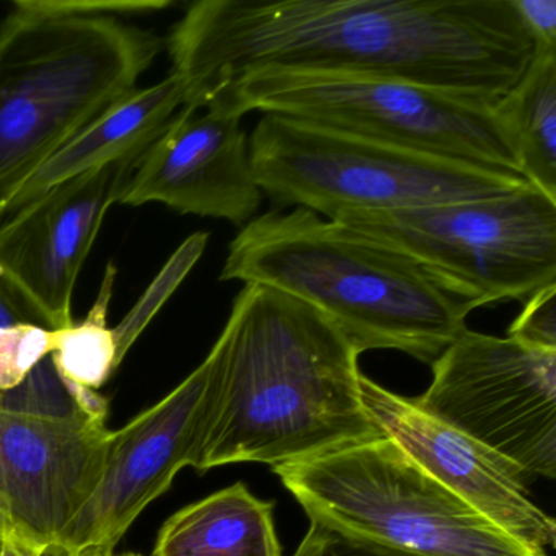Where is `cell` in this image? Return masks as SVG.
<instances>
[{
	"label": "cell",
	"instance_id": "23",
	"mask_svg": "<svg viewBox=\"0 0 556 556\" xmlns=\"http://www.w3.org/2000/svg\"><path fill=\"white\" fill-rule=\"evenodd\" d=\"M535 51L556 50V0H513Z\"/></svg>",
	"mask_w": 556,
	"mask_h": 556
},
{
	"label": "cell",
	"instance_id": "17",
	"mask_svg": "<svg viewBox=\"0 0 556 556\" xmlns=\"http://www.w3.org/2000/svg\"><path fill=\"white\" fill-rule=\"evenodd\" d=\"M497 112L516 144L520 174L556 200V50L535 51Z\"/></svg>",
	"mask_w": 556,
	"mask_h": 556
},
{
	"label": "cell",
	"instance_id": "27",
	"mask_svg": "<svg viewBox=\"0 0 556 556\" xmlns=\"http://www.w3.org/2000/svg\"><path fill=\"white\" fill-rule=\"evenodd\" d=\"M113 556H141L138 553H125V555H113Z\"/></svg>",
	"mask_w": 556,
	"mask_h": 556
},
{
	"label": "cell",
	"instance_id": "4",
	"mask_svg": "<svg viewBox=\"0 0 556 556\" xmlns=\"http://www.w3.org/2000/svg\"><path fill=\"white\" fill-rule=\"evenodd\" d=\"M151 30L74 0H17L0 24V220L27 181L161 53Z\"/></svg>",
	"mask_w": 556,
	"mask_h": 556
},
{
	"label": "cell",
	"instance_id": "3",
	"mask_svg": "<svg viewBox=\"0 0 556 556\" xmlns=\"http://www.w3.org/2000/svg\"><path fill=\"white\" fill-rule=\"evenodd\" d=\"M219 279L268 286L305 302L359 354L396 350L429 366L467 330L471 312L405 253L305 207L245 224Z\"/></svg>",
	"mask_w": 556,
	"mask_h": 556
},
{
	"label": "cell",
	"instance_id": "7",
	"mask_svg": "<svg viewBox=\"0 0 556 556\" xmlns=\"http://www.w3.org/2000/svg\"><path fill=\"white\" fill-rule=\"evenodd\" d=\"M497 102L395 80L255 74L224 90L206 110L240 118L250 112L291 116L408 151L520 174Z\"/></svg>",
	"mask_w": 556,
	"mask_h": 556
},
{
	"label": "cell",
	"instance_id": "21",
	"mask_svg": "<svg viewBox=\"0 0 556 556\" xmlns=\"http://www.w3.org/2000/svg\"><path fill=\"white\" fill-rule=\"evenodd\" d=\"M507 338L533 350L556 353V286L536 292L526 302Z\"/></svg>",
	"mask_w": 556,
	"mask_h": 556
},
{
	"label": "cell",
	"instance_id": "22",
	"mask_svg": "<svg viewBox=\"0 0 556 556\" xmlns=\"http://www.w3.org/2000/svg\"><path fill=\"white\" fill-rule=\"evenodd\" d=\"M292 556H425L369 540L346 535L324 523L311 522L299 548Z\"/></svg>",
	"mask_w": 556,
	"mask_h": 556
},
{
	"label": "cell",
	"instance_id": "25",
	"mask_svg": "<svg viewBox=\"0 0 556 556\" xmlns=\"http://www.w3.org/2000/svg\"><path fill=\"white\" fill-rule=\"evenodd\" d=\"M0 556H45L43 553L37 552V549L30 548V546L22 545V543L11 542V540H4V548Z\"/></svg>",
	"mask_w": 556,
	"mask_h": 556
},
{
	"label": "cell",
	"instance_id": "16",
	"mask_svg": "<svg viewBox=\"0 0 556 556\" xmlns=\"http://www.w3.org/2000/svg\"><path fill=\"white\" fill-rule=\"evenodd\" d=\"M152 556H282L273 503L242 481L224 488L175 513L162 526Z\"/></svg>",
	"mask_w": 556,
	"mask_h": 556
},
{
	"label": "cell",
	"instance_id": "2",
	"mask_svg": "<svg viewBox=\"0 0 556 556\" xmlns=\"http://www.w3.org/2000/svg\"><path fill=\"white\" fill-rule=\"evenodd\" d=\"M357 357L317 308L268 286H243L207 354L193 468L278 467L383 435L361 399Z\"/></svg>",
	"mask_w": 556,
	"mask_h": 556
},
{
	"label": "cell",
	"instance_id": "20",
	"mask_svg": "<svg viewBox=\"0 0 556 556\" xmlns=\"http://www.w3.org/2000/svg\"><path fill=\"white\" fill-rule=\"evenodd\" d=\"M53 330L37 324L0 328V399L21 389L51 356Z\"/></svg>",
	"mask_w": 556,
	"mask_h": 556
},
{
	"label": "cell",
	"instance_id": "8",
	"mask_svg": "<svg viewBox=\"0 0 556 556\" xmlns=\"http://www.w3.org/2000/svg\"><path fill=\"white\" fill-rule=\"evenodd\" d=\"M333 220L405 253L470 311L527 302L556 286V200L535 187L395 213H346Z\"/></svg>",
	"mask_w": 556,
	"mask_h": 556
},
{
	"label": "cell",
	"instance_id": "5",
	"mask_svg": "<svg viewBox=\"0 0 556 556\" xmlns=\"http://www.w3.org/2000/svg\"><path fill=\"white\" fill-rule=\"evenodd\" d=\"M253 175L279 207L325 219L503 197L532 187L504 168L408 151L266 113L249 138Z\"/></svg>",
	"mask_w": 556,
	"mask_h": 556
},
{
	"label": "cell",
	"instance_id": "19",
	"mask_svg": "<svg viewBox=\"0 0 556 556\" xmlns=\"http://www.w3.org/2000/svg\"><path fill=\"white\" fill-rule=\"evenodd\" d=\"M207 240H210V233L206 232H197L188 237L181 243L180 249L175 252V255L168 260L161 275L152 282L151 288L146 292L138 307L129 312L125 321L113 330L116 340V351H118V367L122 361L125 359L126 354H128L129 348L132 346L141 331L144 330L146 325L161 311L162 305L177 291L178 286L187 278L188 273L193 269L198 260L203 256Z\"/></svg>",
	"mask_w": 556,
	"mask_h": 556
},
{
	"label": "cell",
	"instance_id": "1",
	"mask_svg": "<svg viewBox=\"0 0 556 556\" xmlns=\"http://www.w3.org/2000/svg\"><path fill=\"white\" fill-rule=\"evenodd\" d=\"M184 106L255 74L395 80L503 99L535 45L513 0H200L167 38Z\"/></svg>",
	"mask_w": 556,
	"mask_h": 556
},
{
	"label": "cell",
	"instance_id": "14",
	"mask_svg": "<svg viewBox=\"0 0 556 556\" xmlns=\"http://www.w3.org/2000/svg\"><path fill=\"white\" fill-rule=\"evenodd\" d=\"M361 399L383 434L442 486L529 548H555V519L530 500L529 481L513 464L366 376Z\"/></svg>",
	"mask_w": 556,
	"mask_h": 556
},
{
	"label": "cell",
	"instance_id": "26",
	"mask_svg": "<svg viewBox=\"0 0 556 556\" xmlns=\"http://www.w3.org/2000/svg\"><path fill=\"white\" fill-rule=\"evenodd\" d=\"M2 548H4V532L0 530V553H2Z\"/></svg>",
	"mask_w": 556,
	"mask_h": 556
},
{
	"label": "cell",
	"instance_id": "10",
	"mask_svg": "<svg viewBox=\"0 0 556 556\" xmlns=\"http://www.w3.org/2000/svg\"><path fill=\"white\" fill-rule=\"evenodd\" d=\"M8 399V396H5ZM0 400V530L47 556L102 478L112 431L76 406L35 409Z\"/></svg>",
	"mask_w": 556,
	"mask_h": 556
},
{
	"label": "cell",
	"instance_id": "9",
	"mask_svg": "<svg viewBox=\"0 0 556 556\" xmlns=\"http://www.w3.org/2000/svg\"><path fill=\"white\" fill-rule=\"evenodd\" d=\"M413 400L421 412L513 464L529 483L556 477V353L465 330Z\"/></svg>",
	"mask_w": 556,
	"mask_h": 556
},
{
	"label": "cell",
	"instance_id": "15",
	"mask_svg": "<svg viewBox=\"0 0 556 556\" xmlns=\"http://www.w3.org/2000/svg\"><path fill=\"white\" fill-rule=\"evenodd\" d=\"M184 103L181 84L172 74L154 86L126 93L27 181L2 220L71 178L118 162H138L161 138Z\"/></svg>",
	"mask_w": 556,
	"mask_h": 556
},
{
	"label": "cell",
	"instance_id": "6",
	"mask_svg": "<svg viewBox=\"0 0 556 556\" xmlns=\"http://www.w3.org/2000/svg\"><path fill=\"white\" fill-rule=\"evenodd\" d=\"M311 522L425 556L535 552L426 473L389 435L273 467Z\"/></svg>",
	"mask_w": 556,
	"mask_h": 556
},
{
	"label": "cell",
	"instance_id": "13",
	"mask_svg": "<svg viewBox=\"0 0 556 556\" xmlns=\"http://www.w3.org/2000/svg\"><path fill=\"white\" fill-rule=\"evenodd\" d=\"M262 201L242 118L184 106L139 159L118 204L161 203L245 226Z\"/></svg>",
	"mask_w": 556,
	"mask_h": 556
},
{
	"label": "cell",
	"instance_id": "24",
	"mask_svg": "<svg viewBox=\"0 0 556 556\" xmlns=\"http://www.w3.org/2000/svg\"><path fill=\"white\" fill-rule=\"evenodd\" d=\"M18 324H37L45 327L34 308L0 276V328Z\"/></svg>",
	"mask_w": 556,
	"mask_h": 556
},
{
	"label": "cell",
	"instance_id": "12",
	"mask_svg": "<svg viewBox=\"0 0 556 556\" xmlns=\"http://www.w3.org/2000/svg\"><path fill=\"white\" fill-rule=\"evenodd\" d=\"M138 162L86 172L0 223V276L50 330L71 327L80 269Z\"/></svg>",
	"mask_w": 556,
	"mask_h": 556
},
{
	"label": "cell",
	"instance_id": "11",
	"mask_svg": "<svg viewBox=\"0 0 556 556\" xmlns=\"http://www.w3.org/2000/svg\"><path fill=\"white\" fill-rule=\"evenodd\" d=\"M211 363L204 359L177 389L112 431L102 478L86 506L47 556H113L142 510L193 467L206 412Z\"/></svg>",
	"mask_w": 556,
	"mask_h": 556
},
{
	"label": "cell",
	"instance_id": "18",
	"mask_svg": "<svg viewBox=\"0 0 556 556\" xmlns=\"http://www.w3.org/2000/svg\"><path fill=\"white\" fill-rule=\"evenodd\" d=\"M115 273L110 265L99 299L80 324L53 330L50 359L61 382L97 392L118 369L115 334L106 324Z\"/></svg>",
	"mask_w": 556,
	"mask_h": 556
}]
</instances>
